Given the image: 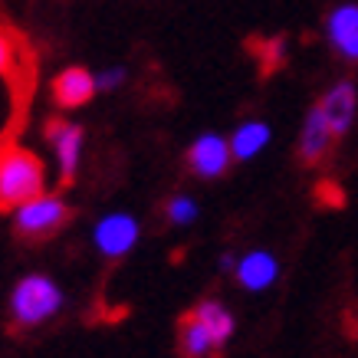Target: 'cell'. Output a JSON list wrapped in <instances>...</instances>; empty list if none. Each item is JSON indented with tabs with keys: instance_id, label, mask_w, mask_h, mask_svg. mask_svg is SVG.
I'll use <instances>...</instances> for the list:
<instances>
[{
	"instance_id": "obj_11",
	"label": "cell",
	"mask_w": 358,
	"mask_h": 358,
	"mask_svg": "<svg viewBox=\"0 0 358 358\" xmlns=\"http://www.w3.org/2000/svg\"><path fill=\"white\" fill-rule=\"evenodd\" d=\"M135 237H138V227H135V220L125 217V214L106 217L102 224H99V230H96L99 250H102L106 257H122V253L135 243Z\"/></svg>"
},
{
	"instance_id": "obj_8",
	"label": "cell",
	"mask_w": 358,
	"mask_h": 358,
	"mask_svg": "<svg viewBox=\"0 0 358 358\" xmlns=\"http://www.w3.org/2000/svg\"><path fill=\"white\" fill-rule=\"evenodd\" d=\"M96 96V79L83 66H69L53 79V99L59 109H79Z\"/></svg>"
},
{
	"instance_id": "obj_1",
	"label": "cell",
	"mask_w": 358,
	"mask_h": 358,
	"mask_svg": "<svg viewBox=\"0 0 358 358\" xmlns=\"http://www.w3.org/2000/svg\"><path fill=\"white\" fill-rule=\"evenodd\" d=\"M46 168L40 155L27 152L20 145H13L10 152L0 158V214H10L27 201L43 194Z\"/></svg>"
},
{
	"instance_id": "obj_14",
	"label": "cell",
	"mask_w": 358,
	"mask_h": 358,
	"mask_svg": "<svg viewBox=\"0 0 358 358\" xmlns=\"http://www.w3.org/2000/svg\"><path fill=\"white\" fill-rule=\"evenodd\" d=\"M273 273H276V263H273L266 253H253V257H247L243 266H240V282H243L247 289H263V286L273 280Z\"/></svg>"
},
{
	"instance_id": "obj_4",
	"label": "cell",
	"mask_w": 358,
	"mask_h": 358,
	"mask_svg": "<svg viewBox=\"0 0 358 358\" xmlns=\"http://www.w3.org/2000/svg\"><path fill=\"white\" fill-rule=\"evenodd\" d=\"M59 303H63V296L46 276H27L17 282L10 299L13 326H40L59 309Z\"/></svg>"
},
{
	"instance_id": "obj_9",
	"label": "cell",
	"mask_w": 358,
	"mask_h": 358,
	"mask_svg": "<svg viewBox=\"0 0 358 358\" xmlns=\"http://www.w3.org/2000/svg\"><path fill=\"white\" fill-rule=\"evenodd\" d=\"M355 86L352 83H338L336 89H329L326 96H322V102L315 106V109L322 112V119H326V125L332 131H336V138H342L348 131V125H352V119H355Z\"/></svg>"
},
{
	"instance_id": "obj_7",
	"label": "cell",
	"mask_w": 358,
	"mask_h": 358,
	"mask_svg": "<svg viewBox=\"0 0 358 358\" xmlns=\"http://www.w3.org/2000/svg\"><path fill=\"white\" fill-rule=\"evenodd\" d=\"M336 131L326 125L322 119V112L313 109L309 112V119H306V129H303V138H299V164L303 168H315V164H322L329 155L336 152Z\"/></svg>"
},
{
	"instance_id": "obj_5",
	"label": "cell",
	"mask_w": 358,
	"mask_h": 358,
	"mask_svg": "<svg viewBox=\"0 0 358 358\" xmlns=\"http://www.w3.org/2000/svg\"><path fill=\"white\" fill-rule=\"evenodd\" d=\"M46 138L56 148V158H59V168H63V187H73V178H76V162H79V148H83V129L73 125L66 119H50L46 122Z\"/></svg>"
},
{
	"instance_id": "obj_2",
	"label": "cell",
	"mask_w": 358,
	"mask_h": 358,
	"mask_svg": "<svg viewBox=\"0 0 358 358\" xmlns=\"http://www.w3.org/2000/svg\"><path fill=\"white\" fill-rule=\"evenodd\" d=\"M0 79L10 83L17 109H27L33 89H36V53H33L30 40L7 23H0Z\"/></svg>"
},
{
	"instance_id": "obj_17",
	"label": "cell",
	"mask_w": 358,
	"mask_h": 358,
	"mask_svg": "<svg viewBox=\"0 0 358 358\" xmlns=\"http://www.w3.org/2000/svg\"><path fill=\"white\" fill-rule=\"evenodd\" d=\"M315 201L326 207H345V194H342V187L332 185V181H322V185L315 187Z\"/></svg>"
},
{
	"instance_id": "obj_13",
	"label": "cell",
	"mask_w": 358,
	"mask_h": 358,
	"mask_svg": "<svg viewBox=\"0 0 358 358\" xmlns=\"http://www.w3.org/2000/svg\"><path fill=\"white\" fill-rule=\"evenodd\" d=\"M194 313H197V319L204 322L207 332H210L214 345H217V348L227 345V338L234 336V315H230L227 309L217 303V299H204V303H197Z\"/></svg>"
},
{
	"instance_id": "obj_15",
	"label": "cell",
	"mask_w": 358,
	"mask_h": 358,
	"mask_svg": "<svg viewBox=\"0 0 358 358\" xmlns=\"http://www.w3.org/2000/svg\"><path fill=\"white\" fill-rule=\"evenodd\" d=\"M266 125H243V129L234 135V145H230V155L234 158H250V155H257L266 145Z\"/></svg>"
},
{
	"instance_id": "obj_6",
	"label": "cell",
	"mask_w": 358,
	"mask_h": 358,
	"mask_svg": "<svg viewBox=\"0 0 358 358\" xmlns=\"http://www.w3.org/2000/svg\"><path fill=\"white\" fill-rule=\"evenodd\" d=\"M230 145L217 135H201V138L187 148V168L197 174V178H224L230 168Z\"/></svg>"
},
{
	"instance_id": "obj_12",
	"label": "cell",
	"mask_w": 358,
	"mask_h": 358,
	"mask_svg": "<svg viewBox=\"0 0 358 358\" xmlns=\"http://www.w3.org/2000/svg\"><path fill=\"white\" fill-rule=\"evenodd\" d=\"M329 36L342 56L358 59V7H338L329 17Z\"/></svg>"
},
{
	"instance_id": "obj_10",
	"label": "cell",
	"mask_w": 358,
	"mask_h": 358,
	"mask_svg": "<svg viewBox=\"0 0 358 358\" xmlns=\"http://www.w3.org/2000/svg\"><path fill=\"white\" fill-rule=\"evenodd\" d=\"M178 352H181V358H214L220 352L194 309L178 319Z\"/></svg>"
},
{
	"instance_id": "obj_16",
	"label": "cell",
	"mask_w": 358,
	"mask_h": 358,
	"mask_svg": "<svg viewBox=\"0 0 358 358\" xmlns=\"http://www.w3.org/2000/svg\"><path fill=\"white\" fill-rule=\"evenodd\" d=\"M23 115H27V109H17L13 112V119H10V125H3V129H0V158L17 145V135L23 131Z\"/></svg>"
},
{
	"instance_id": "obj_3",
	"label": "cell",
	"mask_w": 358,
	"mask_h": 358,
	"mask_svg": "<svg viewBox=\"0 0 358 358\" xmlns=\"http://www.w3.org/2000/svg\"><path fill=\"white\" fill-rule=\"evenodd\" d=\"M73 220V207L63 204L59 197H33L23 207H17V237L27 240V243H43V240L56 237L59 230Z\"/></svg>"
},
{
	"instance_id": "obj_18",
	"label": "cell",
	"mask_w": 358,
	"mask_h": 358,
	"mask_svg": "<svg viewBox=\"0 0 358 358\" xmlns=\"http://www.w3.org/2000/svg\"><path fill=\"white\" fill-rule=\"evenodd\" d=\"M168 217H171L174 224H187V220L194 217V204H191L187 197H174L171 204H168Z\"/></svg>"
}]
</instances>
